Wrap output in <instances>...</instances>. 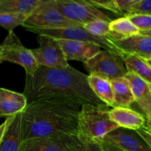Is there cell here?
Wrapping results in <instances>:
<instances>
[{
    "mask_svg": "<svg viewBox=\"0 0 151 151\" xmlns=\"http://www.w3.org/2000/svg\"><path fill=\"white\" fill-rule=\"evenodd\" d=\"M81 103L66 97H52L27 103L22 113V141L78 133Z\"/></svg>",
    "mask_w": 151,
    "mask_h": 151,
    "instance_id": "cell-1",
    "label": "cell"
},
{
    "mask_svg": "<svg viewBox=\"0 0 151 151\" xmlns=\"http://www.w3.org/2000/svg\"><path fill=\"white\" fill-rule=\"evenodd\" d=\"M87 78L71 66L65 69L40 66L32 75H26L22 94L27 103L39 99L66 97L81 104L106 105L91 89Z\"/></svg>",
    "mask_w": 151,
    "mask_h": 151,
    "instance_id": "cell-2",
    "label": "cell"
},
{
    "mask_svg": "<svg viewBox=\"0 0 151 151\" xmlns=\"http://www.w3.org/2000/svg\"><path fill=\"white\" fill-rule=\"evenodd\" d=\"M110 107L106 105H81L78 119V132L96 139H103L105 136L116 128L118 125L111 119Z\"/></svg>",
    "mask_w": 151,
    "mask_h": 151,
    "instance_id": "cell-3",
    "label": "cell"
},
{
    "mask_svg": "<svg viewBox=\"0 0 151 151\" xmlns=\"http://www.w3.org/2000/svg\"><path fill=\"white\" fill-rule=\"evenodd\" d=\"M22 27L26 30L34 32L38 35H46L56 40H70L90 43L99 46L100 48H103L105 50L119 55L121 58L125 55L113 40L93 35L83 27H70L60 29H37L28 26Z\"/></svg>",
    "mask_w": 151,
    "mask_h": 151,
    "instance_id": "cell-4",
    "label": "cell"
},
{
    "mask_svg": "<svg viewBox=\"0 0 151 151\" xmlns=\"http://www.w3.org/2000/svg\"><path fill=\"white\" fill-rule=\"evenodd\" d=\"M45 4L58 10L68 20L81 25L95 20L109 23L112 21L86 0H46Z\"/></svg>",
    "mask_w": 151,
    "mask_h": 151,
    "instance_id": "cell-5",
    "label": "cell"
},
{
    "mask_svg": "<svg viewBox=\"0 0 151 151\" xmlns=\"http://www.w3.org/2000/svg\"><path fill=\"white\" fill-rule=\"evenodd\" d=\"M83 66L89 75L98 76L109 81L123 78L128 72L121 56L105 50H100L84 63Z\"/></svg>",
    "mask_w": 151,
    "mask_h": 151,
    "instance_id": "cell-6",
    "label": "cell"
},
{
    "mask_svg": "<svg viewBox=\"0 0 151 151\" xmlns=\"http://www.w3.org/2000/svg\"><path fill=\"white\" fill-rule=\"evenodd\" d=\"M4 61L16 63L24 69L26 75H32L39 67L31 50L22 44L13 31L0 45V63Z\"/></svg>",
    "mask_w": 151,
    "mask_h": 151,
    "instance_id": "cell-7",
    "label": "cell"
},
{
    "mask_svg": "<svg viewBox=\"0 0 151 151\" xmlns=\"http://www.w3.org/2000/svg\"><path fill=\"white\" fill-rule=\"evenodd\" d=\"M37 41L39 47L30 50L39 66L55 69H65L70 66L58 40L38 35Z\"/></svg>",
    "mask_w": 151,
    "mask_h": 151,
    "instance_id": "cell-8",
    "label": "cell"
},
{
    "mask_svg": "<svg viewBox=\"0 0 151 151\" xmlns=\"http://www.w3.org/2000/svg\"><path fill=\"white\" fill-rule=\"evenodd\" d=\"M45 1L44 0V2L27 18L22 26L37 29H60L83 26L68 20L58 10L46 4Z\"/></svg>",
    "mask_w": 151,
    "mask_h": 151,
    "instance_id": "cell-9",
    "label": "cell"
},
{
    "mask_svg": "<svg viewBox=\"0 0 151 151\" xmlns=\"http://www.w3.org/2000/svg\"><path fill=\"white\" fill-rule=\"evenodd\" d=\"M102 140L111 143L124 151H151L150 147L134 131L122 128L111 131Z\"/></svg>",
    "mask_w": 151,
    "mask_h": 151,
    "instance_id": "cell-10",
    "label": "cell"
},
{
    "mask_svg": "<svg viewBox=\"0 0 151 151\" xmlns=\"http://www.w3.org/2000/svg\"><path fill=\"white\" fill-rule=\"evenodd\" d=\"M124 78L130 83L134 102L142 111L147 122L151 119V83L132 72H128Z\"/></svg>",
    "mask_w": 151,
    "mask_h": 151,
    "instance_id": "cell-11",
    "label": "cell"
},
{
    "mask_svg": "<svg viewBox=\"0 0 151 151\" xmlns=\"http://www.w3.org/2000/svg\"><path fill=\"white\" fill-rule=\"evenodd\" d=\"M67 61L78 60L86 63L101 50L99 46L82 41L58 40Z\"/></svg>",
    "mask_w": 151,
    "mask_h": 151,
    "instance_id": "cell-12",
    "label": "cell"
},
{
    "mask_svg": "<svg viewBox=\"0 0 151 151\" xmlns=\"http://www.w3.org/2000/svg\"><path fill=\"white\" fill-rule=\"evenodd\" d=\"M115 43L124 54L136 56L150 63L151 35L139 34Z\"/></svg>",
    "mask_w": 151,
    "mask_h": 151,
    "instance_id": "cell-13",
    "label": "cell"
},
{
    "mask_svg": "<svg viewBox=\"0 0 151 151\" xmlns=\"http://www.w3.org/2000/svg\"><path fill=\"white\" fill-rule=\"evenodd\" d=\"M109 116L119 128L137 131L146 125H150L145 116L130 108L116 107L110 109Z\"/></svg>",
    "mask_w": 151,
    "mask_h": 151,
    "instance_id": "cell-14",
    "label": "cell"
},
{
    "mask_svg": "<svg viewBox=\"0 0 151 151\" xmlns=\"http://www.w3.org/2000/svg\"><path fill=\"white\" fill-rule=\"evenodd\" d=\"M55 137L63 151H102L95 139L79 133L63 134Z\"/></svg>",
    "mask_w": 151,
    "mask_h": 151,
    "instance_id": "cell-15",
    "label": "cell"
},
{
    "mask_svg": "<svg viewBox=\"0 0 151 151\" xmlns=\"http://www.w3.org/2000/svg\"><path fill=\"white\" fill-rule=\"evenodd\" d=\"M27 106L22 93L0 88V117H10L21 114Z\"/></svg>",
    "mask_w": 151,
    "mask_h": 151,
    "instance_id": "cell-16",
    "label": "cell"
},
{
    "mask_svg": "<svg viewBox=\"0 0 151 151\" xmlns=\"http://www.w3.org/2000/svg\"><path fill=\"white\" fill-rule=\"evenodd\" d=\"M22 113L15 115L6 129L0 142V151H21L22 144Z\"/></svg>",
    "mask_w": 151,
    "mask_h": 151,
    "instance_id": "cell-17",
    "label": "cell"
},
{
    "mask_svg": "<svg viewBox=\"0 0 151 151\" xmlns=\"http://www.w3.org/2000/svg\"><path fill=\"white\" fill-rule=\"evenodd\" d=\"M113 90L114 104L113 108H130L134 103L130 83L125 78H119L110 81Z\"/></svg>",
    "mask_w": 151,
    "mask_h": 151,
    "instance_id": "cell-18",
    "label": "cell"
},
{
    "mask_svg": "<svg viewBox=\"0 0 151 151\" xmlns=\"http://www.w3.org/2000/svg\"><path fill=\"white\" fill-rule=\"evenodd\" d=\"M87 80L94 94L106 106L113 108L114 99L110 81L94 75H88Z\"/></svg>",
    "mask_w": 151,
    "mask_h": 151,
    "instance_id": "cell-19",
    "label": "cell"
},
{
    "mask_svg": "<svg viewBox=\"0 0 151 151\" xmlns=\"http://www.w3.org/2000/svg\"><path fill=\"white\" fill-rule=\"evenodd\" d=\"M109 38L114 41H119L139 35V29L126 17H121L109 23Z\"/></svg>",
    "mask_w": 151,
    "mask_h": 151,
    "instance_id": "cell-20",
    "label": "cell"
},
{
    "mask_svg": "<svg viewBox=\"0 0 151 151\" xmlns=\"http://www.w3.org/2000/svg\"><path fill=\"white\" fill-rule=\"evenodd\" d=\"M43 2L44 0H2L0 13L30 15Z\"/></svg>",
    "mask_w": 151,
    "mask_h": 151,
    "instance_id": "cell-21",
    "label": "cell"
},
{
    "mask_svg": "<svg viewBox=\"0 0 151 151\" xmlns=\"http://www.w3.org/2000/svg\"><path fill=\"white\" fill-rule=\"evenodd\" d=\"M122 58L127 72H132L147 83H151L150 63L131 55L125 54Z\"/></svg>",
    "mask_w": 151,
    "mask_h": 151,
    "instance_id": "cell-22",
    "label": "cell"
},
{
    "mask_svg": "<svg viewBox=\"0 0 151 151\" xmlns=\"http://www.w3.org/2000/svg\"><path fill=\"white\" fill-rule=\"evenodd\" d=\"M21 151H63L55 137H38L22 142Z\"/></svg>",
    "mask_w": 151,
    "mask_h": 151,
    "instance_id": "cell-23",
    "label": "cell"
},
{
    "mask_svg": "<svg viewBox=\"0 0 151 151\" xmlns=\"http://www.w3.org/2000/svg\"><path fill=\"white\" fill-rule=\"evenodd\" d=\"M29 14H14V13H0V26L12 32L14 28L22 25Z\"/></svg>",
    "mask_w": 151,
    "mask_h": 151,
    "instance_id": "cell-24",
    "label": "cell"
},
{
    "mask_svg": "<svg viewBox=\"0 0 151 151\" xmlns=\"http://www.w3.org/2000/svg\"><path fill=\"white\" fill-rule=\"evenodd\" d=\"M83 27L93 35L101 37V38H109L110 36L109 22L102 20H95L85 24Z\"/></svg>",
    "mask_w": 151,
    "mask_h": 151,
    "instance_id": "cell-25",
    "label": "cell"
},
{
    "mask_svg": "<svg viewBox=\"0 0 151 151\" xmlns=\"http://www.w3.org/2000/svg\"><path fill=\"white\" fill-rule=\"evenodd\" d=\"M126 18L139 29L140 34L151 35V16L150 15H134Z\"/></svg>",
    "mask_w": 151,
    "mask_h": 151,
    "instance_id": "cell-26",
    "label": "cell"
},
{
    "mask_svg": "<svg viewBox=\"0 0 151 151\" xmlns=\"http://www.w3.org/2000/svg\"><path fill=\"white\" fill-rule=\"evenodd\" d=\"M134 15H150L151 16V0H136L128 10L124 13L123 17Z\"/></svg>",
    "mask_w": 151,
    "mask_h": 151,
    "instance_id": "cell-27",
    "label": "cell"
},
{
    "mask_svg": "<svg viewBox=\"0 0 151 151\" xmlns=\"http://www.w3.org/2000/svg\"><path fill=\"white\" fill-rule=\"evenodd\" d=\"M88 2L96 8L105 9L117 15H122L119 10L116 0H88Z\"/></svg>",
    "mask_w": 151,
    "mask_h": 151,
    "instance_id": "cell-28",
    "label": "cell"
},
{
    "mask_svg": "<svg viewBox=\"0 0 151 151\" xmlns=\"http://www.w3.org/2000/svg\"><path fill=\"white\" fill-rule=\"evenodd\" d=\"M140 139L151 148V133L150 125H146L137 131H134Z\"/></svg>",
    "mask_w": 151,
    "mask_h": 151,
    "instance_id": "cell-29",
    "label": "cell"
},
{
    "mask_svg": "<svg viewBox=\"0 0 151 151\" xmlns=\"http://www.w3.org/2000/svg\"><path fill=\"white\" fill-rule=\"evenodd\" d=\"M97 142L100 145V147H101L102 151H124L116 146L114 145L111 143L108 142H105L102 139H96Z\"/></svg>",
    "mask_w": 151,
    "mask_h": 151,
    "instance_id": "cell-30",
    "label": "cell"
},
{
    "mask_svg": "<svg viewBox=\"0 0 151 151\" xmlns=\"http://www.w3.org/2000/svg\"><path fill=\"white\" fill-rule=\"evenodd\" d=\"M136 0H116V4L119 7V10L121 11L122 14L123 15L124 13L128 9V7L134 4Z\"/></svg>",
    "mask_w": 151,
    "mask_h": 151,
    "instance_id": "cell-31",
    "label": "cell"
},
{
    "mask_svg": "<svg viewBox=\"0 0 151 151\" xmlns=\"http://www.w3.org/2000/svg\"><path fill=\"white\" fill-rule=\"evenodd\" d=\"M13 116H10V117H7L6 119L4 120V122L0 125V142H1V139H2L3 137H4V134L5 133L6 129L7 128V125H9V123L10 122V121L12 120V119L13 118Z\"/></svg>",
    "mask_w": 151,
    "mask_h": 151,
    "instance_id": "cell-32",
    "label": "cell"
},
{
    "mask_svg": "<svg viewBox=\"0 0 151 151\" xmlns=\"http://www.w3.org/2000/svg\"><path fill=\"white\" fill-rule=\"evenodd\" d=\"M1 1H2V0H0V3H1Z\"/></svg>",
    "mask_w": 151,
    "mask_h": 151,
    "instance_id": "cell-33",
    "label": "cell"
}]
</instances>
